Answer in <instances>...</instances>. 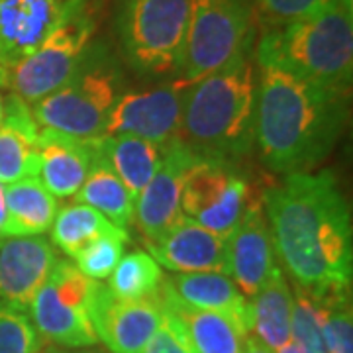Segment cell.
Listing matches in <instances>:
<instances>
[{"label": "cell", "mask_w": 353, "mask_h": 353, "mask_svg": "<svg viewBox=\"0 0 353 353\" xmlns=\"http://www.w3.org/2000/svg\"><path fill=\"white\" fill-rule=\"evenodd\" d=\"M263 201L273 248L294 285L318 296L350 292L352 212L334 173L287 175Z\"/></svg>", "instance_id": "1"}, {"label": "cell", "mask_w": 353, "mask_h": 353, "mask_svg": "<svg viewBox=\"0 0 353 353\" xmlns=\"http://www.w3.org/2000/svg\"><path fill=\"white\" fill-rule=\"evenodd\" d=\"M347 94L257 63L255 145L263 163L283 176L322 163L345 130Z\"/></svg>", "instance_id": "2"}, {"label": "cell", "mask_w": 353, "mask_h": 353, "mask_svg": "<svg viewBox=\"0 0 353 353\" xmlns=\"http://www.w3.org/2000/svg\"><path fill=\"white\" fill-rule=\"evenodd\" d=\"M255 39L224 67L190 83L179 141L196 157L236 161L255 145Z\"/></svg>", "instance_id": "3"}, {"label": "cell", "mask_w": 353, "mask_h": 353, "mask_svg": "<svg viewBox=\"0 0 353 353\" xmlns=\"http://www.w3.org/2000/svg\"><path fill=\"white\" fill-rule=\"evenodd\" d=\"M255 61L350 92L353 77V0H332L322 10L287 24L267 26L255 41Z\"/></svg>", "instance_id": "4"}, {"label": "cell", "mask_w": 353, "mask_h": 353, "mask_svg": "<svg viewBox=\"0 0 353 353\" xmlns=\"http://www.w3.org/2000/svg\"><path fill=\"white\" fill-rule=\"evenodd\" d=\"M122 71L104 46H90L73 75L32 104L39 128L77 139H97L104 132L114 102L122 94Z\"/></svg>", "instance_id": "5"}, {"label": "cell", "mask_w": 353, "mask_h": 353, "mask_svg": "<svg viewBox=\"0 0 353 353\" xmlns=\"http://www.w3.org/2000/svg\"><path fill=\"white\" fill-rule=\"evenodd\" d=\"M94 0H67L59 20L36 50L8 69V90L30 106L63 85L94 43Z\"/></svg>", "instance_id": "6"}, {"label": "cell", "mask_w": 353, "mask_h": 353, "mask_svg": "<svg viewBox=\"0 0 353 353\" xmlns=\"http://www.w3.org/2000/svg\"><path fill=\"white\" fill-rule=\"evenodd\" d=\"M189 28V0H122L118 36L126 63L148 77H179Z\"/></svg>", "instance_id": "7"}, {"label": "cell", "mask_w": 353, "mask_h": 353, "mask_svg": "<svg viewBox=\"0 0 353 353\" xmlns=\"http://www.w3.org/2000/svg\"><path fill=\"white\" fill-rule=\"evenodd\" d=\"M255 39L252 0H189L181 79L196 83Z\"/></svg>", "instance_id": "8"}, {"label": "cell", "mask_w": 353, "mask_h": 353, "mask_svg": "<svg viewBox=\"0 0 353 353\" xmlns=\"http://www.w3.org/2000/svg\"><path fill=\"white\" fill-rule=\"evenodd\" d=\"M94 283L97 281L85 277L73 261H55L50 277L28 308L41 340L59 347H92L99 343L90 322Z\"/></svg>", "instance_id": "9"}, {"label": "cell", "mask_w": 353, "mask_h": 353, "mask_svg": "<svg viewBox=\"0 0 353 353\" xmlns=\"http://www.w3.org/2000/svg\"><path fill=\"white\" fill-rule=\"evenodd\" d=\"M252 199L248 179L236 161L196 157L181 192V214L190 222L228 238Z\"/></svg>", "instance_id": "10"}, {"label": "cell", "mask_w": 353, "mask_h": 353, "mask_svg": "<svg viewBox=\"0 0 353 353\" xmlns=\"http://www.w3.org/2000/svg\"><path fill=\"white\" fill-rule=\"evenodd\" d=\"M189 87L190 83L175 77L153 87L122 90L106 118L102 136H134L165 148L171 145L181 134Z\"/></svg>", "instance_id": "11"}, {"label": "cell", "mask_w": 353, "mask_h": 353, "mask_svg": "<svg viewBox=\"0 0 353 353\" xmlns=\"http://www.w3.org/2000/svg\"><path fill=\"white\" fill-rule=\"evenodd\" d=\"M159 294L143 301H118L106 285L94 283L90 299L92 328L112 353H141L161 322Z\"/></svg>", "instance_id": "12"}, {"label": "cell", "mask_w": 353, "mask_h": 353, "mask_svg": "<svg viewBox=\"0 0 353 353\" xmlns=\"http://www.w3.org/2000/svg\"><path fill=\"white\" fill-rule=\"evenodd\" d=\"M226 257L228 275L245 299H252L279 269L269 222L259 199H250L238 226L228 236Z\"/></svg>", "instance_id": "13"}, {"label": "cell", "mask_w": 353, "mask_h": 353, "mask_svg": "<svg viewBox=\"0 0 353 353\" xmlns=\"http://www.w3.org/2000/svg\"><path fill=\"white\" fill-rule=\"evenodd\" d=\"M55 261V248L46 236L0 234V303L28 312Z\"/></svg>", "instance_id": "14"}, {"label": "cell", "mask_w": 353, "mask_h": 353, "mask_svg": "<svg viewBox=\"0 0 353 353\" xmlns=\"http://www.w3.org/2000/svg\"><path fill=\"white\" fill-rule=\"evenodd\" d=\"M196 155L185 143L175 139L167 145L163 163L148 183V187L136 199V220L145 240L153 241L163 236L169 228L183 220L181 214V192L190 165Z\"/></svg>", "instance_id": "15"}, {"label": "cell", "mask_w": 353, "mask_h": 353, "mask_svg": "<svg viewBox=\"0 0 353 353\" xmlns=\"http://www.w3.org/2000/svg\"><path fill=\"white\" fill-rule=\"evenodd\" d=\"M228 238L183 218L157 240L148 241V253L159 267L173 273H226Z\"/></svg>", "instance_id": "16"}, {"label": "cell", "mask_w": 353, "mask_h": 353, "mask_svg": "<svg viewBox=\"0 0 353 353\" xmlns=\"http://www.w3.org/2000/svg\"><path fill=\"white\" fill-rule=\"evenodd\" d=\"M38 179L55 199H73L94 161V139H77L39 128Z\"/></svg>", "instance_id": "17"}, {"label": "cell", "mask_w": 353, "mask_h": 353, "mask_svg": "<svg viewBox=\"0 0 353 353\" xmlns=\"http://www.w3.org/2000/svg\"><path fill=\"white\" fill-rule=\"evenodd\" d=\"M67 0H0V59L10 69L38 48Z\"/></svg>", "instance_id": "18"}, {"label": "cell", "mask_w": 353, "mask_h": 353, "mask_svg": "<svg viewBox=\"0 0 353 353\" xmlns=\"http://www.w3.org/2000/svg\"><path fill=\"white\" fill-rule=\"evenodd\" d=\"M163 285L181 303L226 316L243 338L252 334L250 303L226 273H176L163 279Z\"/></svg>", "instance_id": "19"}, {"label": "cell", "mask_w": 353, "mask_h": 353, "mask_svg": "<svg viewBox=\"0 0 353 353\" xmlns=\"http://www.w3.org/2000/svg\"><path fill=\"white\" fill-rule=\"evenodd\" d=\"M39 126L32 106L16 94L4 97L0 124V183L10 185L28 176H38Z\"/></svg>", "instance_id": "20"}, {"label": "cell", "mask_w": 353, "mask_h": 353, "mask_svg": "<svg viewBox=\"0 0 353 353\" xmlns=\"http://www.w3.org/2000/svg\"><path fill=\"white\" fill-rule=\"evenodd\" d=\"M94 152L120 176L130 194L138 199L163 163L167 148L134 136H102L94 139Z\"/></svg>", "instance_id": "21"}, {"label": "cell", "mask_w": 353, "mask_h": 353, "mask_svg": "<svg viewBox=\"0 0 353 353\" xmlns=\"http://www.w3.org/2000/svg\"><path fill=\"white\" fill-rule=\"evenodd\" d=\"M6 226L4 236H43L59 210L57 199L38 176H28L6 185Z\"/></svg>", "instance_id": "22"}, {"label": "cell", "mask_w": 353, "mask_h": 353, "mask_svg": "<svg viewBox=\"0 0 353 353\" xmlns=\"http://www.w3.org/2000/svg\"><path fill=\"white\" fill-rule=\"evenodd\" d=\"M159 299L183 320L194 353H243L245 338L226 316L181 303L165 285H161Z\"/></svg>", "instance_id": "23"}, {"label": "cell", "mask_w": 353, "mask_h": 353, "mask_svg": "<svg viewBox=\"0 0 353 353\" xmlns=\"http://www.w3.org/2000/svg\"><path fill=\"white\" fill-rule=\"evenodd\" d=\"M290 316L292 290L279 267L271 279L252 296V334L263 341L267 347L277 352L290 340Z\"/></svg>", "instance_id": "24"}, {"label": "cell", "mask_w": 353, "mask_h": 353, "mask_svg": "<svg viewBox=\"0 0 353 353\" xmlns=\"http://www.w3.org/2000/svg\"><path fill=\"white\" fill-rule=\"evenodd\" d=\"M73 202H83L99 210L116 228L126 230L136 216V199L124 187L120 176L110 169V165L94 152V161L88 169V175L79 189Z\"/></svg>", "instance_id": "25"}, {"label": "cell", "mask_w": 353, "mask_h": 353, "mask_svg": "<svg viewBox=\"0 0 353 353\" xmlns=\"http://www.w3.org/2000/svg\"><path fill=\"white\" fill-rule=\"evenodd\" d=\"M51 243L61 250L65 255L73 257L79 250H83L92 240L122 232L104 216L83 202H69L61 210H57L55 220L51 224Z\"/></svg>", "instance_id": "26"}, {"label": "cell", "mask_w": 353, "mask_h": 353, "mask_svg": "<svg viewBox=\"0 0 353 353\" xmlns=\"http://www.w3.org/2000/svg\"><path fill=\"white\" fill-rule=\"evenodd\" d=\"M108 281V290L118 301H143L159 294L163 285L161 267L148 252L128 253L120 259Z\"/></svg>", "instance_id": "27"}, {"label": "cell", "mask_w": 353, "mask_h": 353, "mask_svg": "<svg viewBox=\"0 0 353 353\" xmlns=\"http://www.w3.org/2000/svg\"><path fill=\"white\" fill-rule=\"evenodd\" d=\"M322 318H324V296L306 292L294 285L290 338L301 341L310 353H326L322 340Z\"/></svg>", "instance_id": "28"}, {"label": "cell", "mask_w": 353, "mask_h": 353, "mask_svg": "<svg viewBox=\"0 0 353 353\" xmlns=\"http://www.w3.org/2000/svg\"><path fill=\"white\" fill-rule=\"evenodd\" d=\"M126 241V230L116 232V234H106V236H101V238L87 243L71 259L85 277L92 279V281H104L112 275L116 265L124 257Z\"/></svg>", "instance_id": "29"}, {"label": "cell", "mask_w": 353, "mask_h": 353, "mask_svg": "<svg viewBox=\"0 0 353 353\" xmlns=\"http://www.w3.org/2000/svg\"><path fill=\"white\" fill-rule=\"evenodd\" d=\"M322 340L326 353H353V316L350 292L324 296Z\"/></svg>", "instance_id": "30"}, {"label": "cell", "mask_w": 353, "mask_h": 353, "mask_svg": "<svg viewBox=\"0 0 353 353\" xmlns=\"http://www.w3.org/2000/svg\"><path fill=\"white\" fill-rule=\"evenodd\" d=\"M43 340L24 310L0 303V353H39Z\"/></svg>", "instance_id": "31"}, {"label": "cell", "mask_w": 353, "mask_h": 353, "mask_svg": "<svg viewBox=\"0 0 353 353\" xmlns=\"http://www.w3.org/2000/svg\"><path fill=\"white\" fill-rule=\"evenodd\" d=\"M161 322L141 353H194L183 320L167 304L161 303Z\"/></svg>", "instance_id": "32"}, {"label": "cell", "mask_w": 353, "mask_h": 353, "mask_svg": "<svg viewBox=\"0 0 353 353\" xmlns=\"http://www.w3.org/2000/svg\"><path fill=\"white\" fill-rule=\"evenodd\" d=\"M255 2L257 8L267 18V24L277 26L318 12L324 6H328L332 0H255Z\"/></svg>", "instance_id": "33"}, {"label": "cell", "mask_w": 353, "mask_h": 353, "mask_svg": "<svg viewBox=\"0 0 353 353\" xmlns=\"http://www.w3.org/2000/svg\"><path fill=\"white\" fill-rule=\"evenodd\" d=\"M243 353H275L271 347H267L263 341L257 340L253 334H250L245 340H243Z\"/></svg>", "instance_id": "34"}, {"label": "cell", "mask_w": 353, "mask_h": 353, "mask_svg": "<svg viewBox=\"0 0 353 353\" xmlns=\"http://www.w3.org/2000/svg\"><path fill=\"white\" fill-rule=\"evenodd\" d=\"M39 353H104L99 350H92V347H59V345H48V347H41Z\"/></svg>", "instance_id": "35"}, {"label": "cell", "mask_w": 353, "mask_h": 353, "mask_svg": "<svg viewBox=\"0 0 353 353\" xmlns=\"http://www.w3.org/2000/svg\"><path fill=\"white\" fill-rule=\"evenodd\" d=\"M275 353H310V352H308V350L304 347L301 341H296V340H292V338H290V340L287 341V343H285L283 347H279Z\"/></svg>", "instance_id": "36"}, {"label": "cell", "mask_w": 353, "mask_h": 353, "mask_svg": "<svg viewBox=\"0 0 353 353\" xmlns=\"http://www.w3.org/2000/svg\"><path fill=\"white\" fill-rule=\"evenodd\" d=\"M4 189H6V185L0 183V234H2V230L6 226V199H4Z\"/></svg>", "instance_id": "37"}, {"label": "cell", "mask_w": 353, "mask_h": 353, "mask_svg": "<svg viewBox=\"0 0 353 353\" xmlns=\"http://www.w3.org/2000/svg\"><path fill=\"white\" fill-rule=\"evenodd\" d=\"M6 87H8V69H6V65L2 63V59H0V88Z\"/></svg>", "instance_id": "38"}, {"label": "cell", "mask_w": 353, "mask_h": 353, "mask_svg": "<svg viewBox=\"0 0 353 353\" xmlns=\"http://www.w3.org/2000/svg\"><path fill=\"white\" fill-rule=\"evenodd\" d=\"M2 116H4V94L0 92V124H2Z\"/></svg>", "instance_id": "39"}]
</instances>
